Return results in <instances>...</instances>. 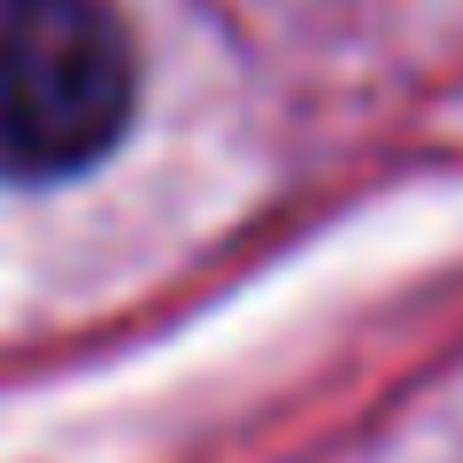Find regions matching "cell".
Returning <instances> with one entry per match:
<instances>
[{"label":"cell","instance_id":"cell-1","mask_svg":"<svg viewBox=\"0 0 463 463\" xmlns=\"http://www.w3.org/2000/svg\"><path fill=\"white\" fill-rule=\"evenodd\" d=\"M132 124V39L109 0H0V178H70Z\"/></svg>","mask_w":463,"mask_h":463}]
</instances>
